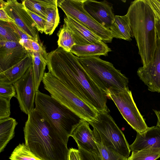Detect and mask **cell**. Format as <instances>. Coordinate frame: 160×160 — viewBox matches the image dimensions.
I'll return each mask as SVG.
<instances>
[{
  "instance_id": "6da1fadb",
  "label": "cell",
  "mask_w": 160,
  "mask_h": 160,
  "mask_svg": "<svg viewBox=\"0 0 160 160\" xmlns=\"http://www.w3.org/2000/svg\"><path fill=\"white\" fill-rule=\"evenodd\" d=\"M48 71L98 112H109L107 97L87 74L71 52L58 47L48 53Z\"/></svg>"
},
{
  "instance_id": "7a4b0ae2",
  "label": "cell",
  "mask_w": 160,
  "mask_h": 160,
  "mask_svg": "<svg viewBox=\"0 0 160 160\" xmlns=\"http://www.w3.org/2000/svg\"><path fill=\"white\" fill-rule=\"evenodd\" d=\"M23 128L25 144L41 160H68L69 149L58 133L35 108Z\"/></svg>"
},
{
  "instance_id": "3957f363",
  "label": "cell",
  "mask_w": 160,
  "mask_h": 160,
  "mask_svg": "<svg viewBox=\"0 0 160 160\" xmlns=\"http://www.w3.org/2000/svg\"><path fill=\"white\" fill-rule=\"evenodd\" d=\"M126 14L143 66H145L152 60L156 48V16L149 0L132 2Z\"/></svg>"
},
{
  "instance_id": "277c9868",
  "label": "cell",
  "mask_w": 160,
  "mask_h": 160,
  "mask_svg": "<svg viewBox=\"0 0 160 160\" xmlns=\"http://www.w3.org/2000/svg\"><path fill=\"white\" fill-rule=\"evenodd\" d=\"M35 108L67 145L69 138L81 118L49 95L36 92Z\"/></svg>"
},
{
  "instance_id": "5b68a950",
  "label": "cell",
  "mask_w": 160,
  "mask_h": 160,
  "mask_svg": "<svg viewBox=\"0 0 160 160\" xmlns=\"http://www.w3.org/2000/svg\"><path fill=\"white\" fill-rule=\"evenodd\" d=\"M78 58L87 74L107 97L111 93L128 87V78L112 63L99 57H78Z\"/></svg>"
},
{
  "instance_id": "8992f818",
  "label": "cell",
  "mask_w": 160,
  "mask_h": 160,
  "mask_svg": "<svg viewBox=\"0 0 160 160\" xmlns=\"http://www.w3.org/2000/svg\"><path fill=\"white\" fill-rule=\"evenodd\" d=\"M44 88L51 96L88 122L96 117L97 111L69 90L49 72H45L42 80Z\"/></svg>"
},
{
  "instance_id": "52a82bcc",
  "label": "cell",
  "mask_w": 160,
  "mask_h": 160,
  "mask_svg": "<svg viewBox=\"0 0 160 160\" xmlns=\"http://www.w3.org/2000/svg\"><path fill=\"white\" fill-rule=\"evenodd\" d=\"M109 112H98L96 118L88 122L104 143L128 158L131 151L129 145Z\"/></svg>"
},
{
  "instance_id": "ba28073f",
  "label": "cell",
  "mask_w": 160,
  "mask_h": 160,
  "mask_svg": "<svg viewBox=\"0 0 160 160\" xmlns=\"http://www.w3.org/2000/svg\"><path fill=\"white\" fill-rule=\"evenodd\" d=\"M84 0H58V7L69 16L92 31L105 43L112 42L110 30L97 22L84 9Z\"/></svg>"
},
{
  "instance_id": "9c48e42d",
  "label": "cell",
  "mask_w": 160,
  "mask_h": 160,
  "mask_svg": "<svg viewBox=\"0 0 160 160\" xmlns=\"http://www.w3.org/2000/svg\"><path fill=\"white\" fill-rule=\"evenodd\" d=\"M108 98L112 100L123 118L137 132L142 133L148 127L133 100L128 87L119 92L109 94Z\"/></svg>"
},
{
  "instance_id": "30bf717a",
  "label": "cell",
  "mask_w": 160,
  "mask_h": 160,
  "mask_svg": "<svg viewBox=\"0 0 160 160\" xmlns=\"http://www.w3.org/2000/svg\"><path fill=\"white\" fill-rule=\"evenodd\" d=\"M0 6L2 8L17 26L34 41L41 44L38 31L35 24L22 3L16 0H0Z\"/></svg>"
},
{
  "instance_id": "8fae6325",
  "label": "cell",
  "mask_w": 160,
  "mask_h": 160,
  "mask_svg": "<svg viewBox=\"0 0 160 160\" xmlns=\"http://www.w3.org/2000/svg\"><path fill=\"white\" fill-rule=\"evenodd\" d=\"M13 85L20 109L28 115L35 108L34 103L36 92L32 64L24 75Z\"/></svg>"
},
{
  "instance_id": "7c38bea8",
  "label": "cell",
  "mask_w": 160,
  "mask_h": 160,
  "mask_svg": "<svg viewBox=\"0 0 160 160\" xmlns=\"http://www.w3.org/2000/svg\"><path fill=\"white\" fill-rule=\"evenodd\" d=\"M140 79L148 87L149 91L160 92V39L157 40V47L152 60L137 71Z\"/></svg>"
},
{
  "instance_id": "4fadbf2b",
  "label": "cell",
  "mask_w": 160,
  "mask_h": 160,
  "mask_svg": "<svg viewBox=\"0 0 160 160\" xmlns=\"http://www.w3.org/2000/svg\"><path fill=\"white\" fill-rule=\"evenodd\" d=\"M29 54L19 42L0 39V73L15 65Z\"/></svg>"
},
{
  "instance_id": "5bb4252c",
  "label": "cell",
  "mask_w": 160,
  "mask_h": 160,
  "mask_svg": "<svg viewBox=\"0 0 160 160\" xmlns=\"http://www.w3.org/2000/svg\"><path fill=\"white\" fill-rule=\"evenodd\" d=\"M83 8L97 22L110 30L115 15L109 2L105 0H84Z\"/></svg>"
},
{
  "instance_id": "9a60e30c",
  "label": "cell",
  "mask_w": 160,
  "mask_h": 160,
  "mask_svg": "<svg viewBox=\"0 0 160 160\" xmlns=\"http://www.w3.org/2000/svg\"><path fill=\"white\" fill-rule=\"evenodd\" d=\"M88 121L81 119L73 129L70 136L75 140L78 147L94 153L101 157L95 141L93 130L90 129Z\"/></svg>"
},
{
  "instance_id": "2e32d148",
  "label": "cell",
  "mask_w": 160,
  "mask_h": 160,
  "mask_svg": "<svg viewBox=\"0 0 160 160\" xmlns=\"http://www.w3.org/2000/svg\"><path fill=\"white\" fill-rule=\"evenodd\" d=\"M64 20V24L72 34L76 45H85L102 42L94 33L71 18L66 16Z\"/></svg>"
},
{
  "instance_id": "e0dca14e",
  "label": "cell",
  "mask_w": 160,
  "mask_h": 160,
  "mask_svg": "<svg viewBox=\"0 0 160 160\" xmlns=\"http://www.w3.org/2000/svg\"><path fill=\"white\" fill-rule=\"evenodd\" d=\"M131 151H137L147 147H160V127H148L142 133L137 132L134 142L129 145Z\"/></svg>"
},
{
  "instance_id": "ac0fdd59",
  "label": "cell",
  "mask_w": 160,
  "mask_h": 160,
  "mask_svg": "<svg viewBox=\"0 0 160 160\" xmlns=\"http://www.w3.org/2000/svg\"><path fill=\"white\" fill-rule=\"evenodd\" d=\"M32 63V57L29 53L18 63L0 73V83L13 84L24 75Z\"/></svg>"
},
{
  "instance_id": "d6986e66",
  "label": "cell",
  "mask_w": 160,
  "mask_h": 160,
  "mask_svg": "<svg viewBox=\"0 0 160 160\" xmlns=\"http://www.w3.org/2000/svg\"><path fill=\"white\" fill-rule=\"evenodd\" d=\"M112 50L103 42L85 45H75L70 52L78 57L107 56Z\"/></svg>"
},
{
  "instance_id": "ffe728a7",
  "label": "cell",
  "mask_w": 160,
  "mask_h": 160,
  "mask_svg": "<svg viewBox=\"0 0 160 160\" xmlns=\"http://www.w3.org/2000/svg\"><path fill=\"white\" fill-rule=\"evenodd\" d=\"M110 30L112 38L130 41L132 38H133L129 19L126 14L123 16L115 15Z\"/></svg>"
},
{
  "instance_id": "44dd1931",
  "label": "cell",
  "mask_w": 160,
  "mask_h": 160,
  "mask_svg": "<svg viewBox=\"0 0 160 160\" xmlns=\"http://www.w3.org/2000/svg\"><path fill=\"white\" fill-rule=\"evenodd\" d=\"M31 54L32 59V67L35 91L38 88L41 82L42 81L46 67L47 64L48 53H37L28 51Z\"/></svg>"
},
{
  "instance_id": "7402d4cb",
  "label": "cell",
  "mask_w": 160,
  "mask_h": 160,
  "mask_svg": "<svg viewBox=\"0 0 160 160\" xmlns=\"http://www.w3.org/2000/svg\"><path fill=\"white\" fill-rule=\"evenodd\" d=\"M26 9L46 19L50 9L57 5V0H24Z\"/></svg>"
},
{
  "instance_id": "603a6c76",
  "label": "cell",
  "mask_w": 160,
  "mask_h": 160,
  "mask_svg": "<svg viewBox=\"0 0 160 160\" xmlns=\"http://www.w3.org/2000/svg\"><path fill=\"white\" fill-rule=\"evenodd\" d=\"M18 123L13 118L0 120V152H2L15 135V128Z\"/></svg>"
},
{
  "instance_id": "cb8c5ba5",
  "label": "cell",
  "mask_w": 160,
  "mask_h": 160,
  "mask_svg": "<svg viewBox=\"0 0 160 160\" xmlns=\"http://www.w3.org/2000/svg\"><path fill=\"white\" fill-rule=\"evenodd\" d=\"M95 141L102 160H127L115 149L107 145L101 140L98 133L93 129Z\"/></svg>"
},
{
  "instance_id": "d4e9b609",
  "label": "cell",
  "mask_w": 160,
  "mask_h": 160,
  "mask_svg": "<svg viewBox=\"0 0 160 160\" xmlns=\"http://www.w3.org/2000/svg\"><path fill=\"white\" fill-rule=\"evenodd\" d=\"M160 157V147H147L132 151L127 160H156Z\"/></svg>"
},
{
  "instance_id": "484cf974",
  "label": "cell",
  "mask_w": 160,
  "mask_h": 160,
  "mask_svg": "<svg viewBox=\"0 0 160 160\" xmlns=\"http://www.w3.org/2000/svg\"><path fill=\"white\" fill-rule=\"evenodd\" d=\"M57 35L58 37V47L70 52L72 48L76 44L72 34L64 23L58 31Z\"/></svg>"
},
{
  "instance_id": "4316f807",
  "label": "cell",
  "mask_w": 160,
  "mask_h": 160,
  "mask_svg": "<svg viewBox=\"0 0 160 160\" xmlns=\"http://www.w3.org/2000/svg\"><path fill=\"white\" fill-rule=\"evenodd\" d=\"M0 39L19 43L20 37L10 22L0 20Z\"/></svg>"
},
{
  "instance_id": "83f0119b",
  "label": "cell",
  "mask_w": 160,
  "mask_h": 160,
  "mask_svg": "<svg viewBox=\"0 0 160 160\" xmlns=\"http://www.w3.org/2000/svg\"><path fill=\"white\" fill-rule=\"evenodd\" d=\"M10 160H41L36 157L23 143L14 149L9 158Z\"/></svg>"
},
{
  "instance_id": "f1b7e54d",
  "label": "cell",
  "mask_w": 160,
  "mask_h": 160,
  "mask_svg": "<svg viewBox=\"0 0 160 160\" xmlns=\"http://www.w3.org/2000/svg\"><path fill=\"white\" fill-rule=\"evenodd\" d=\"M59 21L58 6L50 8L46 19L44 33L47 35H52L58 26Z\"/></svg>"
},
{
  "instance_id": "f546056e",
  "label": "cell",
  "mask_w": 160,
  "mask_h": 160,
  "mask_svg": "<svg viewBox=\"0 0 160 160\" xmlns=\"http://www.w3.org/2000/svg\"><path fill=\"white\" fill-rule=\"evenodd\" d=\"M11 99L0 96V120L10 117Z\"/></svg>"
},
{
  "instance_id": "4dcf8cb0",
  "label": "cell",
  "mask_w": 160,
  "mask_h": 160,
  "mask_svg": "<svg viewBox=\"0 0 160 160\" xmlns=\"http://www.w3.org/2000/svg\"><path fill=\"white\" fill-rule=\"evenodd\" d=\"M0 96L11 98L16 97V92L12 84L0 83Z\"/></svg>"
},
{
  "instance_id": "1f68e13d",
  "label": "cell",
  "mask_w": 160,
  "mask_h": 160,
  "mask_svg": "<svg viewBox=\"0 0 160 160\" xmlns=\"http://www.w3.org/2000/svg\"><path fill=\"white\" fill-rule=\"evenodd\" d=\"M27 11L33 19L35 25V27L38 32L42 33L45 30L46 19L41 18L33 12L26 9Z\"/></svg>"
},
{
  "instance_id": "d6a6232c",
  "label": "cell",
  "mask_w": 160,
  "mask_h": 160,
  "mask_svg": "<svg viewBox=\"0 0 160 160\" xmlns=\"http://www.w3.org/2000/svg\"><path fill=\"white\" fill-rule=\"evenodd\" d=\"M81 160H102L101 157L96 153L85 150L78 147Z\"/></svg>"
},
{
  "instance_id": "836d02e7",
  "label": "cell",
  "mask_w": 160,
  "mask_h": 160,
  "mask_svg": "<svg viewBox=\"0 0 160 160\" xmlns=\"http://www.w3.org/2000/svg\"><path fill=\"white\" fill-rule=\"evenodd\" d=\"M149 1L156 16L160 21V2L158 0H149Z\"/></svg>"
},
{
  "instance_id": "e575fe53",
  "label": "cell",
  "mask_w": 160,
  "mask_h": 160,
  "mask_svg": "<svg viewBox=\"0 0 160 160\" xmlns=\"http://www.w3.org/2000/svg\"><path fill=\"white\" fill-rule=\"evenodd\" d=\"M68 160H81L78 149L73 148L69 149Z\"/></svg>"
},
{
  "instance_id": "d590c367",
  "label": "cell",
  "mask_w": 160,
  "mask_h": 160,
  "mask_svg": "<svg viewBox=\"0 0 160 160\" xmlns=\"http://www.w3.org/2000/svg\"><path fill=\"white\" fill-rule=\"evenodd\" d=\"M0 20L8 22L14 23V21L8 15L4 9L0 8Z\"/></svg>"
},
{
  "instance_id": "8d00e7d4",
  "label": "cell",
  "mask_w": 160,
  "mask_h": 160,
  "mask_svg": "<svg viewBox=\"0 0 160 160\" xmlns=\"http://www.w3.org/2000/svg\"><path fill=\"white\" fill-rule=\"evenodd\" d=\"M155 27L157 38L160 39V21L157 17L156 20Z\"/></svg>"
},
{
  "instance_id": "74e56055",
  "label": "cell",
  "mask_w": 160,
  "mask_h": 160,
  "mask_svg": "<svg viewBox=\"0 0 160 160\" xmlns=\"http://www.w3.org/2000/svg\"><path fill=\"white\" fill-rule=\"evenodd\" d=\"M157 118V122L156 126L160 127V112L159 111L155 110H153Z\"/></svg>"
},
{
  "instance_id": "f35d334b",
  "label": "cell",
  "mask_w": 160,
  "mask_h": 160,
  "mask_svg": "<svg viewBox=\"0 0 160 160\" xmlns=\"http://www.w3.org/2000/svg\"><path fill=\"white\" fill-rule=\"evenodd\" d=\"M158 1L160 2V0H158Z\"/></svg>"
},
{
  "instance_id": "ab89813d",
  "label": "cell",
  "mask_w": 160,
  "mask_h": 160,
  "mask_svg": "<svg viewBox=\"0 0 160 160\" xmlns=\"http://www.w3.org/2000/svg\"><path fill=\"white\" fill-rule=\"evenodd\" d=\"M159 111V112H160V111Z\"/></svg>"
}]
</instances>
